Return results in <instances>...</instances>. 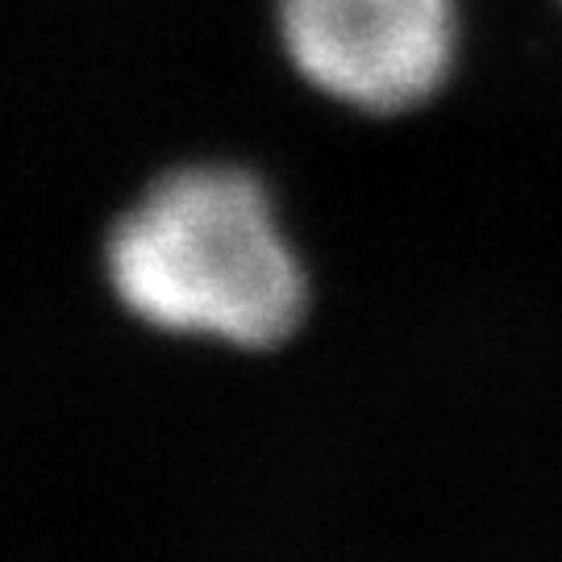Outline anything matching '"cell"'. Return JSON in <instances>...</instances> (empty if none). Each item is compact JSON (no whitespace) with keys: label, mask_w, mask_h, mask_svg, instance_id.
I'll return each mask as SVG.
<instances>
[{"label":"cell","mask_w":562,"mask_h":562,"mask_svg":"<svg viewBox=\"0 0 562 562\" xmlns=\"http://www.w3.org/2000/svg\"><path fill=\"white\" fill-rule=\"evenodd\" d=\"M109 283L138 322L238 350L280 346L308 301L267 188L238 167L162 176L113 225Z\"/></svg>","instance_id":"1"},{"label":"cell","mask_w":562,"mask_h":562,"mask_svg":"<svg viewBox=\"0 0 562 562\" xmlns=\"http://www.w3.org/2000/svg\"><path fill=\"white\" fill-rule=\"evenodd\" d=\"M280 30L325 97L362 113H404L450 71L454 0H280Z\"/></svg>","instance_id":"2"}]
</instances>
